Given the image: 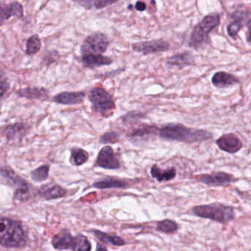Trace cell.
I'll use <instances>...</instances> for the list:
<instances>
[{
    "mask_svg": "<svg viewBox=\"0 0 251 251\" xmlns=\"http://www.w3.org/2000/svg\"><path fill=\"white\" fill-rule=\"evenodd\" d=\"M81 60L85 67L91 69L110 65L113 63L112 59L108 57L104 56L102 55H92V54L82 55Z\"/></svg>",
    "mask_w": 251,
    "mask_h": 251,
    "instance_id": "obj_17",
    "label": "cell"
},
{
    "mask_svg": "<svg viewBox=\"0 0 251 251\" xmlns=\"http://www.w3.org/2000/svg\"><path fill=\"white\" fill-rule=\"evenodd\" d=\"M39 194L44 199H58L66 195V191L58 185H46L39 191Z\"/></svg>",
    "mask_w": 251,
    "mask_h": 251,
    "instance_id": "obj_21",
    "label": "cell"
},
{
    "mask_svg": "<svg viewBox=\"0 0 251 251\" xmlns=\"http://www.w3.org/2000/svg\"><path fill=\"white\" fill-rule=\"evenodd\" d=\"M154 127H142L140 128L136 129L130 135L131 137H144V136H148L153 132Z\"/></svg>",
    "mask_w": 251,
    "mask_h": 251,
    "instance_id": "obj_32",
    "label": "cell"
},
{
    "mask_svg": "<svg viewBox=\"0 0 251 251\" xmlns=\"http://www.w3.org/2000/svg\"><path fill=\"white\" fill-rule=\"evenodd\" d=\"M234 177L224 172H217L211 174L202 175L199 181L211 186H225L234 181Z\"/></svg>",
    "mask_w": 251,
    "mask_h": 251,
    "instance_id": "obj_12",
    "label": "cell"
},
{
    "mask_svg": "<svg viewBox=\"0 0 251 251\" xmlns=\"http://www.w3.org/2000/svg\"><path fill=\"white\" fill-rule=\"evenodd\" d=\"M251 23V15L246 11L235 12L233 14V21L227 27V33L231 38L236 37L241 29L247 24Z\"/></svg>",
    "mask_w": 251,
    "mask_h": 251,
    "instance_id": "obj_13",
    "label": "cell"
},
{
    "mask_svg": "<svg viewBox=\"0 0 251 251\" xmlns=\"http://www.w3.org/2000/svg\"><path fill=\"white\" fill-rule=\"evenodd\" d=\"M89 153L84 150L75 148L72 151L71 161L76 166H80L87 162Z\"/></svg>",
    "mask_w": 251,
    "mask_h": 251,
    "instance_id": "obj_27",
    "label": "cell"
},
{
    "mask_svg": "<svg viewBox=\"0 0 251 251\" xmlns=\"http://www.w3.org/2000/svg\"><path fill=\"white\" fill-rule=\"evenodd\" d=\"M93 186L100 189H123L127 187V183L117 177H106L95 182Z\"/></svg>",
    "mask_w": 251,
    "mask_h": 251,
    "instance_id": "obj_20",
    "label": "cell"
},
{
    "mask_svg": "<svg viewBox=\"0 0 251 251\" xmlns=\"http://www.w3.org/2000/svg\"><path fill=\"white\" fill-rule=\"evenodd\" d=\"M97 250H98V251H100V250H102V251H107V250H108V248H107L105 246L100 247L99 245H98V247H97Z\"/></svg>",
    "mask_w": 251,
    "mask_h": 251,
    "instance_id": "obj_36",
    "label": "cell"
},
{
    "mask_svg": "<svg viewBox=\"0 0 251 251\" xmlns=\"http://www.w3.org/2000/svg\"><path fill=\"white\" fill-rule=\"evenodd\" d=\"M27 234L20 222L12 219L0 218V245L5 248L24 246Z\"/></svg>",
    "mask_w": 251,
    "mask_h": 251,
    "instance_id": "obj_2",
    "label": "cell"
},
{
    "mask_svg": "<svg viewBox=\"0 0 251 251\" xmlns=\"http://www.w3.org/2000/svg\"><path fill=\"white\" fill-rule=\"evenodd\" d=\"M74 243V236L68 230H63L52 237V245L57 250L72 249Z\"/></svg>",
    "mask_w": 251,
    "mask_h": 251,
    "instance_id": "obj_16",
    "label": "cell"
},
{
    "mask_svg": "<svg viewBox=\"0 0 251 251\" xmlns=\"http://www.w3.org/2000/svg\"><path fill=\"white\" fill-rule=\"evenodd\" d=\"M192 213L201 218L208 219L217 223L226 224L235 217L234 208L220 202L196 205L192 210Z\"/></svg>",
    "mask_w": 251,
    "mask_h": 251,
    "instance_id": "obj_3",
    "label": "cell"
},
{
    "mask_svg": "<svg viewBox=\"0 0 251 251\" xmlns=\"http://www.w3.org/2000/svg\"><path fill=\"white\" fill-rule=\"evenodd\" d=\"M18 95L27 99L42 100L48 98L49 92L44 88L27 87L20 89Z\"/></svg>",
    "mask_w": 251,
    "mask_h": 251,
    "instance_id": "obj_22",
    "label": "cell"
},
{
    "mask_svg": "<svg viewBox=\"0 0 251 251\" xmlns=\"http://www.w3.org/2000/svg\"><path fill=\"white\" fill-rule=\"evenodd\" d=\"M156 230L161 233H174L178 230V226L174 220H164L157 223Z\"/></svg>",
    "mask_w": 251,
    "mask_h": 251,
    "instance_id": "obj_26",
    "label": "cell"
},
{
    "mask_svg": "<svg viewBox=\"0 0 251 251\" xmlns=\"http://www.w3.org/2000/svg\"><path fill=\"white\" fill-rule=\"evenodd\" d=\"M136 9L139 11H144L146 9V5L143 2H137L136 4Z\"/></svg>",
    "mask_w": 251,
    "mask_h": 251,
    "instance_id": "obj_35",
    "label": "cell"
},
{
    "mask_svg": "<svg viewBox=\"0 0 251 251\" xmlns=\"http://www.w3.org/2000/svg\"><path fill=\"white\" fill-rule=\"evenodd\" d=\"M73 251H91L92 245L86 236L83 235H77L74 237V243H73Z\"/></svg>",
    "mask_w": 251,
    "mask_h": 251,
    "instance_id": "obj_28",
    "label": "cell"
},
{
    "mask_svg": "<svg viewBox=\"0 0 251 251\" xmlns=\"http://www.w3.org/2000/svg\"><path fill=\"white\" fill-rule=\"evenodd\" d=\"M220 24V16L211 14L205 16L192 30L189 38V46L198 50L206 45L210 33Z\"/></svg>",
    "mask_w": 251,
    "mask_h": 251,
    "instance_id": "obj_4",
    "label": "cell"
},
{
    "mask_svg": "<svg viewBox=\"0 0 251 251\" xmlns=\"http://www.w3.org/2000/svg\"><path fill=\"white\" fill-rule=\"evenodd\" d=\"M177 171L174 167L167 169V170H161L158 165L154 164L151 169V176L152 178L157 180V181H170L173 180L176 177Z\"/></svg>",
    "mask_w": 251,
    "mask_h": 251,
    "instance_id": "obj_18",
    "label": "cell"
},
{
    "mask_svg": "<svg viewBox=\"0 0 251 251\" xmlns=\"http://www.w3.org/2000/svg\"><path fill=\"white\" fill-rule=\"evenodd\" d=\"M89 99L96 112L106 115L115 109V102L112 96L102 88L95 87L90 91Z\"/></svg>",
    "mask_w": 251,
    "mask_h": 251,
    "instance_id": "obj_5",
    "label": "cell"
},
{
    "mask_svg": "<svg viewBox=\"0 0 251 251\" xmlns=\"http://www.w3.org/2000/svg\"><path fill=\"white\" fill-rule=\"evenodd\" d=\"M8 140H17L21 139L25 133V127L23 124H14L8 126L4 131Z\"/></svg>",
    "mask_w": 251,
    "mask_h": 251,
    "instance_id": "obj_24",
    "label": "cell"
},
{
    "mask_svg": "<svg viewBox=\"0 0 251 251\" xmlns=\"http://www.w3.org/2000/svg\"><path fill=\"white\" fill-rule=\"evenodd\" d=\"M86 94L83 92H64L54 98V102L61 105H77L84 100Z\"/></svg>",
    "mask_w": 251,
    "mask_h": 251,
    "instance_id": "obj_15",
    "label": "cell"
},
{
    "mask_svg": "<svg viewBox=\"0 0 251 251\" xmlns=\"http://www.w3.org/2000/svg\"><path fill=\"white\" fill-rule=\"evenodd\" d=\"M24 17V8L23 5L18 2L5 4L0 2V27H2L7 20L12 17L18 19Z\"/></svg>",
    "mask_w": 251,
    "mask_h": 251,
    "instance_id": "obj_10",
    "label": "cell"
},
{
    "mask_svg": "<svg viewBox=\"0 0 251 251\" xmlns=\"http://www.w3.org/2000/svg\"><path fill=\"white\" fill-rule=\"evenodd\" d=\"M74 1L87 8H90L95 2V0H74Z\"/></svg>",
    "mask_w": 251,
    "mask_h": 251,
    "instance_id": "obj_34",
    "label": "cell"
},
{
    "mask_svg": "<svg viewBox=\"0 0 251 251\" xmlns=\"http://www.w3.org/2000/svg\"><path fill=\"white\" fill-rule=\"evenodd\" d=\"M42 48V41L39 35L35 34L27 39L26 43L25 53L29 56L36 55Z\"/></svg>",
    "mask_w": 251,
    "mask_h": 251,
    "instance_id": "obj_25",
    "label": "cell"
},
{
    "mask_svg": "<svg viewBox=\"0 0 251 251\" xmlns=\"http://www.w3.org/2000/svg\"><path fill=\"white\" fill-rule=\"evenodd\" d=\"M96 163L98 167L105 170H118L121 167L120 161L111 146H105L100 150Z\"/></svg>",
    "mask_w": 251,
    "mask_h": 251,
    "instance_id": "obj_9",
    "label": "cell"
},
{
    "mask_svg": "<svg viewBox=\"0 0 251 251\" xmlns=\"http://www.w3.org/2000/svg\"><path fill=\"white\" fill-rule=\"evenodd\" d=\"M50 167L48 165H43L39 168L33 170L31 173V177L35 181H42L46 180L49 174Z\"/></svg>",
    "mask_w": 251,
    "mask_h": 251,
    "instance_id": "obj_29",
    "label": "cell"
},
{
    "mask_svg": "<svg viewBox=\"0 0 251 251\" xmlns=\"http://www.w3.org/2000/svg\"><path fill=\"white\" fill-rule=\"evenodd\" d=\"M109 46V40L105 33L96 32L86 38L80 48L81 55H102Z\"/></svg>",
    "mask_w": 251,
    "mask_h": 251,
    "instance_id": "obj_6",
    "label": "cell"
},
{
    "mask_svg": "<svg viewBox=\"0 0 251 251\" xmlns=\"http://www.w3.org/2000/svg\"><path fill=\"white\" fill-rule=\"evenodd\" d=\"M132 49L135 52L142 53L143 55H150L169 50L170 49V44L168 41L164 39H155L133 44Z\"/></svg>",
    "mask_w": 251,
    "mask_h": 251,
    "instance_id": "obj_7",
    "label": "cell"
},
{
    "mask_svg": "<svg viewBox=\"0 0 251 251\" xmlns=\"http://www.w3.org/2000/svg\"><path fill=\"white\" fill-rule=\"evenodd\" d=\"M158 136L163 140L194 143L212 138V134L205 130L189 128L181 124L169 123L158 130Z\"/></svg>",
    "mask_w": 251,
    "mask_h": 251,
    "instance_id": "obj_1",
    "label": "cell"
},
{
    "mask_svg": "<svg viewBox=\"0 0 251 251\" xmlns=\"http://www.w3.org/2000/svg\"><path fill=\"white\" fill-rule=\"evenodd\" d=\"M10 87L9 80L5 73L0 70V101L5 97Z\"/></svg>",
    "mask_w": 251,
    "mask_h": 251,
    "instance_id": "obj_30",
    "label": "cell"
},
{
    "mask_svg": "<svg viewBox=\"0 0 251 251\" xmlns=\"http://www.w3.org/2000/svg\"><path fill=\"white\" fill-rule=\"evenodd\" d=\"M94 235L99 239L101 242L109 244L113 246L121 247L126 244L124 239L118 236H114V235H109L108 233H104L100 230H94Z\"/></svg>",
    "mask_w": 251,
    "mask_h": 251,
    "instance_id": "obj_23",
    "label": "cell"
},
{
    "mask_svg": "<svg viewBox=\"0 0 251 251\" xmlns=\"http://www.w3.org/2000/svg\"><path fill=\"white\" fill-rule=\"evenodd\" d=\"M0 176L4 180H6L7 183L18 188V190L16 194V197L18 199L21 200L22 198H25L26 195L28 194L29 187L27 182L20 176H17L14 170H11L10 167H0Z\"/></svg>",
    "mask_w": 251,
    "mask_h": 251,
    "instance_id": "obj_8",
    "label": "cell"
},
{
    "mask_svg": "<svg viewBox=\"0 0 251 251\" xmlns=\"http://www.w3.org/2000/svg\"><path fill=\"white\" fill-rule=\"evenodd\" d=\"M212 84L218 89H226L239 84V80L230 73L226 72H218L211 78Z\"/></svg>",
    "mask_w": 251,
    "mask_h": 251,
    "instance_id": "obj_14",
    "label": "cell"
},
{
    "mask_svg": "<svg viewBox=\"0 0 251 251\" xmlns=\"http://www.w3.org/2000/svg\"><path fill=\"white\" fill-rule=\"evenodd\" d=\"M119 0H95L94 5L97 9H102V8H107L110 5H114Z\"/></svg>",
    "mask_w": 251,
    "mask_h": 251,
    "instance_id": "obj_33",
    "label": "cell"
},
{
    "mask_svg": "<svg viewBox=\"0 0 251 251\" xmlns=\"http://www.w3.org/2000/svg\"><path fill=\"white\" fill-rule=\"evenodd\" d=\"M216 144L222 151L231 154L239 152L243 147L242 141L236 134L232 133L220 136L216 141Z\"/></svg>",
    "mask_w": 251,
    "mask_h": 251,
    "instance_id": "obj_11",
    "label": "cell"
},
{
    "mask_svg": "<svg viewBox=\"0 0 251 251\" xmlns=\"http://www.w3.org/2000/svg\"><path fill=\"white\" fill-rule=\"evenodd\" d=\"M194 63L193 55L189 52H184L173 55L167 59V64L170 67H176L179 69L192 65Z\"/></svg>",
    "mask_w": 251,
    "mask_h": 251,
    "instance_id": "obj_19",
    "label": "cell"
},
{
    "mask_svg": "<svg viewBox=\"0 0 251 251\" xmlns=\"http://www.w3.org/2000/svg\"><path fill=\"white\" fill-rule=\"evenodd\" d=\"M120 135L114 131L107 132L100 138V143L113 144L118 142Z\"/></svg>",
    "mask_w": 251,
    "mask_h": 251,
    "instance_id": "obj_31",
    "label": "cell"
}]
</instances>
